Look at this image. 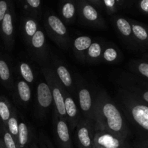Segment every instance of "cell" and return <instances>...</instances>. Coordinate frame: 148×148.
I'll use <instances>...</instances> for the list:
<instances>
[{"label": "cell", "mask_w": 148, "mask_h": 148, "mask_svg": "<svg viewBox=\"0 0 148 148\" xmlns=\"http://www.w3.org/2000/svg\"><path fill=\"white\" fill-rule=\"evenodd\" d=\"M15 13L12 1H11L8 10L0 25V36L4 45V47L8 51L12 50L15 45Z\"/></svg>", "instance_id": "12"}, {"label": "cell", "mask_w": 148, "mask_h": 148, "mask_svg": "<svg viewBox=\"0 0 148 148\" xmlns=\"http://www.w3.org/2000/svg\"><path fill=\"white\" fill-rule=\"evenodd\" d=\"M117 1V3L118 4L119 7H121L123 5V3H124V0H116Z\"/></svg>", "instance_id": "39"}, {"label": "cell", "mask_w": 148, "mask_h": 148, "mask_svg": "<svg viewBox=\"0 0 148 148\" xmlns=\"http://www.w3.org/2000/svg\"><path fill=\"white\" fill-rule=\"evenodd\" d=\"M93 40L91 37L87 36H80L73 39L71 44L73 53L79 62L85 63L86 54Z\"/></svg>", "instance_id": "20"}, {"label": "cell", "mask_w": 148, "mask_h": 148, "mask_svg": "<svg viewBox=\"0 0 148 148\" xmlns=\"http://www.w3.org/2000/svg\"><path fill=\"white\" fill-rule=\"evenodd\" d=\"M62 93L64 96L66 121L71 132H74L75 127L81 117V112H79L75 98L71 96L65 88L63 89Z\"/></svg>", "instance_id": "16"}, {"label": "cell", "mask_w": 148, "mask_h": 148, "mask_svg": "<svg viewBox=\"0 0 148 148\" xmlns=\"http://www.w3.org/2000/svg\"><path fill=\"white\" fill-rule=\"evenodd\" d=\"M14 81L12 64L8 56L0 52V83L12 92Z\"/></svg>", "instance_id": "18"}, {"label": "cell", "mask_w": 148, "mask_h": 148, "mask_svg": "<svg viewBox=\"0 0 148 148\" xmlns=\"http://www.w3.org/2000/svg\"><path fill=\"white\" fill-rule=\"evenodd\" d=\"M30 148H39V145L37 144V142L33 141V143H32L30 145Z\"/></svg>", "instance_id": "38"}, {"label": "cell", "mask_w": 148, "mask_h": 148, "mask_svg": "<svg viewBox=\"0 0 148 148\" xmlns=\"http://www.w3.org/2000/svg\"><path fill=\"white\" fill-rule=\"evenodd\" d=\"M17 72L20 77L24 79L28 84H33L36 81V75L33 67L28 62H20L17 64Z\"/></svg>", "instance_id": "27"}, {"label": "cell", "mask_w": 148, "mask_h": 148, "mask_svg": "<svg viewBox=\"0 0 148 148\" xmlns=\"http://www.w3.org/2000/svg\"><path fill=\"white\" fill-rule=\"evenodd\" d=\"M27 49L32 60L40 66L50 64L51 53L45 33L39 27L27 46Z\"/></svg>", "instance_id": "6"}, {"label": "cell", "mask_w": 148, "mask_h": 148, "mask_svg": "<svg viewBox=\"0 0 148 148\" xmlns=\"http://www.w3.org/2000/svg\"><path fill=\"white\" fill-rule=\"evenodd\" d=\"M78 17L84 25L98 29H105L104 18L95 7L85 0H78L77 4Z\"/></svg>", "instance_id": "8"}, {"label": "cell", "mask_w": 148, "mask_h": 148, "mask_svg": "<svg viewBox=\"0 0 148 148\" xmlns=\"http://www.w3.org/2000/svg\"><path fill=\"white\" fill-rule=\"evenodd\" d=\"M91 3H92L93 4H94L95 6L98 7H101L102 6V4L101 0H89Z\"/></svg>", "instance_id": "37"}, {"label": "cell", "mask_w": 148, "mask_h": 148, "mask_svg": "<svg viewBox=\"0 0 148 148\" xmlns=\"http://www.w3.org/2000/svg\"><path fill=\"white\" fill-rule=\"evenodd\" d=\"M96 130L113 133L127 140L131 129L127 120L108 93L104 90H96L94 107Z\"/></svg>", "instance_id": "1"}, {"label": "cell", "mask_w": 148, "mask_h": 148, "mask_svg": "<svg viewBox=\"0 0 148 148\" xmlns=\"http://www.w3.org/2000/svg\"><path fill=\"white\" fill-rule=\"evenodd\" d=\"M96 128L93 120L81 117L74 131L78 148H92Z\"/></svg>", "instance_id": "9"}, {"label": "cell", "mask_w": 148, "mask_h": 148, "mask_svg": "<svg viewBox=\"0 0 148 148\" xmlns=\"http://www.w3.org/2000/svg\"><path fill=\"white\" fill-rule=\"evenodd\" d=\"M128 67L131 73L148 82L147 59H132L128 64Z\"/></svg>", "instance_id": "26"}, {"label": "cell", "mask_w": 148, "mask_h": 148, "mask_svg": "<svg viewBox=\"0 0 148 148\" xmlns=\"http://www.w3.org/2000/svg\"><path fill=\"white\" fill-rule=\"evenodd\" d=\"M19 129V117L17 114V110L15 106L12 107L11 116L7 122V130L15 139L17 145V137H18ZM18 147V146H17Z\"/></svg>", "instance_id": "29"}, {"label": "cell", "mask_w": 148, "mask_h": 148, "mask_svg": "<svg viewBox=\"0 0 148 148\" xmlns=\"http://www.w3.org/2000/svg\"><path fill=\"white\" fill-rule=\"evenodd\" d=\"M52 128L55 140L59 148H73L71 132L68 122L55 113L52 117Z\"/></svg>", "instance_id": "13"}, {"label": "cell", "mask_w": 148, "mask_h": 148, "mask_svg": "<svg viewBox=\"0 0 148 148\" xmlns=\"http://www.w3.org/2000/svg\"><path fill=\"white\" fill-rule=\"evenodd\" d=\"M123 59V54L118 48L110 43H105L101 63L118 64Z\"/></svg>", "instance_id": "24"}, {"label": "cell", "mask_w": 148, "mask_h": 148, "mask_svg": "<svg viewBox=\"0 0 148 148\" xmlns=\"http://www.w3.org/2000/svg\"><path fill=\"white\" fill-rule=\"evenodd\" d=\"M0 137L2 140L6 148H18L17 143L7 127L0 126Z\"/></svg>", "instance_id": "30"}, {"label": "cell", "mask_w": 148, "mask_h": 148, "mask_svg": "<svg viewBox=\"0 0 148 148\" xmlns=\"http://www.w3.org/2000/svg\"><path fill=\"white\" fill-rule=\"evenodd\" d=\"M129 20L131 25L133 40L136 46L148 47V26L135 20Z\"/></svg>", "instance_id": "21"}, {"label": "cell", "mask_w": 148, "mask_h": 148, "mask_svg": "<svg viewBox=\"0 0 148 148\" xmlns=\"http://www.w3.org/2000/svg\"><path fill=\"white\" fill-rule=\"evenodd\" d=\"M12 0H0V25L8 10Z\"/></svg>", "instance_id": "34"}, {"label": "cell", "mask_w": 148, "mask_h": 148, "mask_svg": "<svg viewBox=\"0 0 148 148\" xmlns=\"http://www.w3.org/2000/svg\"><path fill=\"white\" fill-rule=\"evenodd\" d=\"M44 26L49 38L57 47L68 51L71 46L69 32L62 20L51 12L46 13L44 17Z\"/></svg>", "instance_id": "3"}, {"label": "cell", "mask_w": 148, "mask_h": 148, "mask_svg": "<svg viewBox=\"0 0 148 148\" xmlns=\"http://www.w3.org/2000/svg\"><path fill=\"white\" fill-rule=\"evenodd\" d=\"M11 92L15 102L17 105L25 108L28 106L32 98V93L30 85L27 82L20 77H17L15 79Z\"/></svg>", "instance_id": "15"}, {"label": "cell", "mask_w": 148, "mask_h": 148, "mask_svg": "<svg viewBox=\"0 0 148 148\" xmlns=\"http://www.w3.org/2000/svg\"><path fill=\"white\" fill-rule=\"evenodd\" d=\"M73 77L76 89V98L81 116L93 120L96 90H93L92 86L79 75H74Z\"/></svg>", "instance_id": "4"}, {"label": "cell", "mask_w": 148, "mask_h": 148, "mask_svg": "<svg viewBox=\"0 0 148 148\" xmlns=\"http://www.w3.org/2000/svg\"><path fill=\"white\" fill-rule=\"evenodd\" d=\"M39 148H55L47 136L43 132H40L39 134Z\"/></svg>", "instance_id": "32"}, {"label": "cell", "mask_w": 148, "mask_h": 148, "mask_svg": "<svg viewBox=\"0 0 148 148\" xmlns=\"http://www.w3.org/2000/svg\"><path fill=\"white\" fill-rule=\"evenodd\" d=\"M105 42L102 40H93L86 54L85 63L97 64L101 63L102 56L104 50Z\"/></svg>", "instance_id": "23"}, {"label": "cell", "mask_w": 148, "mask_h": 148, "mask_svg": "<svg viewBox=\"0 0 148 148\" xmlns=\"http://www.w3.org/2000/svg\"><path fill=\"white\" fill-rule=\"evenodd\" d=\"M0 148H6L5 145H4V143H3L2 140L1 139V137H0Z\"/></svg>", "instance_id": "40"}, {"label": "cell", "mask_w": 148, "mask_h": 148, "mask_svg": "<svg viewBox=\"0 0 148 148\" xmlns=\"http://www.w3.org/2000/svg\"><path fill=\"white\" fill-rule=\"evenodd\" d=\"M28 6L30 7L35 16H38L40 13L41 0H26Z\"/></svg>", "instance_id": "33"}, {"label": "cell", "mask_w": 148, "mask_h": 148, "mask_svg": "<svg viewBox=\"0 0 148 148\" xmlns=\"http://www.w3.org/2000/svg\"><path fill=\"white\" fill-rule=\"evenodd\" d=\"M77 7L73 0H63L60 7L62 20L65 24H71L75 21Z\"/></svg>", "instance_id": "25"}, {"label": "cell", "mask_w": 148, "mask_h": 148, "mask_svg": "<svg viewBox=\"0 0 148 148\" xmlns=\"http://www.w3.org/2000/svg\"><path fill=\"white\" fill-rule=\"evenodd\" d=\"M92 148H130L127 140L102 130H96Z\"/></svg>", "instance_id": "14"}, {"label": "cell", "mask_w": 148, "mask_h": 148, "mask_svg": "<svg viewBox=\"0 0 148 148\" xmlns=\"http://www.w3.org/2000/svg\"><path fill=\"white\" fill-rule=\"evenodd\" d=\"M33 132L32 128L28 122L23 119H19L18 137H17V146L18 148H26L32 143Z\"/></svg>", "instance_id": "22"}, {"label": "cell", "mask_w": 148, "mask_h": 148, "mask_svg": "<svg viewBox=\"0 0 148 148\" xmlns=\"http://www.w3.org/2000/svg\"><path fill=\"white\" fill-rule=\"evenodd\" d=\"M120 88L126 90L148 105V82L131 72L120 74L117 80Z\"/></svg>", "instance_id": "7"}, {"label": "cell", "mask_w": 148, "mask_h": 148, "mask_svg": "<svg viewBox=\"0 0 148 148\" xmlns=\"http://www.w3.org/2000/svg\"><path fill=\"white\" fill-rule=\"evenodd\" d=\"M13 106L6 97L0 95V126L7 128V122L11 116Z\"/></svg>", "instance_id": "28"}, {"label": "cell", "mask_w": 148, "mask_h": 148, "mask_svg": "<svg viewBox=\"0 0 148 148\" xmlns=\"http://www.w3.org/2000/svg\"><path fill=\"white\" fill-rule=\"evenodd\" d=\"M136 148H148V140L140 139L136 144Z\"/></svg>", "instance_id": "36"}, {"label": "cell", "mask_w": 148, "mask_h": 148, "mask_svg": "<svg viewBox=\"0 0 148 148\" xmlns=\"http://www.w3.org/2000/svg\"><path fill=\"white\" fill-rule=\"evenodd\" d=\"M51 66L57 78L61 85L74 98H76V89L74 77L72 76L68 68L56 56H51Z\"/></svg>", "instance_id": "11"}, {"label": "cell", "mask_w": 148, "mask_h": 148, "mask_svg": "<svg viewBox=\"0 0 148 148\" xmlns=\"http://www.w3.org/2000/svg\"><path fill=\"white\" fill-rule=\"evenodd\" d=\"M102 7L108 14H113L120 9L116 0H101Z\"/></svg>", "instance_id": "31"}, {"label": "cell", "mask_w": 148, "mask_h": 148, "mask_svg": "<svg viewBox=\"0 0 148 148\" xmlns=\"http://www.w3.org/2000/svg\"><path fill=\"white\" fill-rule=\"evenodd\" d=\"M113 24L118 35L120 36L125 44L131 48L137 47L133 40L130 20L124 17L117 16L113 18Z\"/></svg>", "instance_id": "17"}, {"label": "cell", "mask_w": 148, "mask_h": 148, "mask_svg": "<svg viewBox=\"0 0 148 148\" xmlns=\"http://www.w3.org/2000/svg\"><path fill=\"white\" fill-rule=\"evenodd\" d=\"M53 104V98L49 85L46 80L41 81L36 87V116L38 119L44 118Z\"/></svg>", "instance_id": "10"}, {"label": "cell", "mask_w": 148, "mask_h": 148, "mask_svg": "<svg viewBox=\"0 0 148 148\" xmlns=\"http://www.w3.org/2000/svg\"><path fill=\"white\" fill-rule=\"evenodd\" d=\"M115 101L140 139L148 140L147 104L121 88L117 91Z\"/></svg>", "instance_id": "2"}, {"label": "cell", "mask_w": 148, "mask_h": 148, "mask_svg": "<svg viewBox=\"0 0 148 148\" xmlns=\"http://www.w3.org/2000/svg\"><path fill=\"white\" fill-rule=\"evenodd\" d=\"M39 29L37 20L35 17L24 16L20 21V34L26 47Z\"/></svg>", "instance_id": "19"}, {"label": "cell", "mask_w": 148, "mask_h": 148, "mask_svg": "<svg viewBox=\"0 0 148 148\" xmlns=\"http://www.w3.org/2000/svg\"><path fill=\"white\" fill-rule=\"evenodd\" d=\"M41 72L44 79L49 85L52 92L54 102V113L57 114L59 117L66 120L65 104H64L63 89L62 86L57 78L53 69L51 66V62L49 64L41 66Z\"/></svg>", "instance_id": "5"}, {"label": "cell", "mask_w": 148, "mask_h": 148, "mask_svg": "<svg viewBox=\"0 0 148 148\" xmlns=\"http://www.w3.org/2000/svg\"><path fill=\"white\" fill-rule=\"evenodd\" d=\"M139 7L142 12L148 14V0H139Z\"/></svg>", "instance_id": "35"}, {"label": "cell", "mask_w": 148, "mask_h": 148, "mask_svg": "<svg viewBox=\"0 0 148 148\" xmlns=\"http://www.w3.org/2000/svg\"><path fill=\"white\" fill-rule=\"evenodd\" d=\"M144 57H145V58H144V59H147V60H148V52H147V53H145V56H144Z\"/></svg>", "instance_id": "41"}]
</instances>
